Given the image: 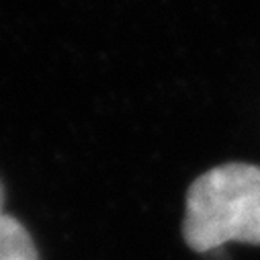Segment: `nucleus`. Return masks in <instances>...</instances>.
Returning <instances> with one entry per match:
<instances>
[{"instance_id":"f257e3e1","label":"nucleus","mask_w":260,"mask_h":260,"mask_svg":"<svg viewBox=\"0 0 260 260\" xmlns=\"http://www.w3.org/2000/svg\"><path fill=\"white\" fill-rule=\"evenodd\" d=\"M182 234L197 252L228 242L260 246V168L232 162L201 174L186 194Z\"/></svg>"},{"instance_id":"f03ea898","label":"nucleus","mask_w":260,"mask_h":260,"mask_svg":"<svg viewBox=\"0 0 260 260\" xmlns=\"http://www.w3.org/2000/svg\"><path fill=\"white\" fill-rule=\"evenodd\" d=\"M0 260H39L29 232L9 215L0 217Z\"/></svg>"},{"instance_id":"7ed1b4c3","label":"nucleus","mask_w":260,"mask_h":260,"mask_svg":"<svg viewBox=\"0 0 260 260\" xmlns=\"http://www.w3.org/2000/svg\"><path fill=\"white\" fill-rule=\"evenodd\" d=\"M5 215V190H3V182H0V217Z\"/></svg>"}]
</instances>
